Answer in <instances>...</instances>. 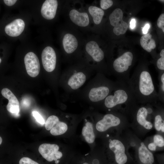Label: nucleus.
Listing matches in <instances>:
<instances>
[{
	"mask_svg": "<svg viewBox=\"0 0 164 164\" xmlns=\"http://www.w3.org/2000/svg\"><path fill=\"white\" fill-rule=\"evenodd\" d=\"M118 83L97 73L87 84L74 94V99L83 100L93 104H101L118 86Z\"/></svg>",
	"mask_w": 164,
	"mask_h": 164,
	"instance_id": "nucleus-1",
	"label": "nucleus"
},
{
	"mask_svg": "<svg viewBox=\"0 0 164 164\" xmlns=\"http://www.w3.org/2000/svg\"><path fill=\"white\" fill-rule=\"evenodd\" d=\"M138 67L128 84L138 102L145 104L155 102L159 98L151 75L146 67Z\"/></svg>",
	"mask_w": 164,
	"mask_h": 164,
	"instance_id": "nucleus-2",
	"label": "nucleus"
},
{
	"mask_svg": "<svg viewBox=\"0 0 164 164\" xmlns=\"http://www.w3.org/2000/svg\"><path fill=\"white\" fill-rule=\"evenodd\" d=\"M118 83V86L101 104L109 111L111 109L120 105L125 104L134 106L137 102L128 84Z\"/></svg>",
	"mask_w": 164,
	"mask_h": 164,
	"instance_id": "nucleus-3",
	"label": "nucleus"
},
{
	"mask_svg": "<svg viewBox=\"0 0 164 164\" xmlns=\"http://www.w3.org/2000/svg\"><path fill=\"white\" fill-rule=\"evenodd\" d=\"M134 60V56L132 52L124 53L114 61L112 69L109 71L108 75L114 76L119 83L128 84L130 78V68Z\"/></svg>",
	"mask_w": 164,
	"mask_h": 164,
	"instance_id": "nucleus-4",
	"label": "nucleus"
},
{
	"mask_svg": "<svg viewBox=\"0 0 164 164\" xmlns=\"http://www.w3.org/2000/svg\"><path fill=\"white\" fill-rule=\"evenodd\" d=\"M93 73L92 69L90 68L77 67L72 69L66 82L69 91L73 95L77 93L93 74Z\"/></svg>",
	"mask_w": 164,
	"mask_h": 164,
	"instance_id": "nucleus-5",
	"label": "nucleus"
},
{
	"mask_svg": "<svg viewBox=\"0 0 164 164\" xmlns=\"http://www.w3.org/2000/svg\"><path fill=\"white\" fill-rule=\"evenodd\" d=\"M123 17L122 11L119 8L115 9L109 17L110 24L114 27L113 32L117 36L124 34L128 29V24L123 20Z\"/></svg>",
	"mask_w": 164,
	"mask_h": 164,
	"instance_id": "nucleus-6",
	"label": "nucleus"
},
{
	"mask_svg": "<svg viewBox=\"0 0 164 164\" xmlns=\"http://www.w3.org/2000/svg\"><path fill=\"white\" fill-rule=\"evenodd\" d=\"M59 148L56 144L45 143L39 146L38 151L44 158L51 162L60 159L62 156V153L58 151Z\"/></svg>",
	"mask_w": 164,
	"mask_h": 164,
	"instance_id": "nucleus-7",
	"label": "nucleus"
},
{
	"mask_svg": "<svg viewBox=\"0 0 164 164\" xmlns=\"http://www.w3.org/2000/svg\"><path fill=\"white\" fill-rule=\"evenodd\" d=\"M27 73L32 77H35L39 73L40 65L37 56L32 52L28 53L24 58Z\"/></svg>",
	"mask_w": 164,
	"mask_h": 164,
	"instance_id": "nucleus-8",
	"label": "nucleus"
},
{
	"mask_svg": "<svg viewBox=\"0 0 164 164\" xmlns=\"http://www.w3.org/2000/svg\"><path fill=\"white\" fill-rule=\"evenodd\" d=\"M41 58L44 69L48 72L53 71L56 62V55L54 49L50 46L46 47L42 51Z\"/></svg>",
	"mask_w": 164,
	"mask_h": 164,
	"instance_id": "nucleus-9",
	"label": "nucleus"
},
{
	"mask_svg": "<svg viewBox=\"0 0 164 164\" xmlns=\"http://www.w3.org/2000/svg\"><path fill=\"white\" fill-rule=\"evenodd\" d=\"M121 122V119L118 116L113 114L108 113L104 115L97 123L96 128L98 131L104 132L111 127L118 125Z\"/></svg>",
	"mask_w": 164,
	"mask_h": 164,
	"instance_id": "nucleus-10",
	"label": "nucleus"
},
{
	"mask_svg": "<svg viewBox=\"0 0 164 164\" xmlns=\"http://www.w3.org/2000/svg\"><path fill=\"white\" fill-rule=\"evenodd\" d=\"M109 147L115 154V159L118 164H125L127 161V157L125 154V148L123 144L119 140H111Z\"/></svg>",
	"mask_w": 164,
	"mask_h": 164,
	"instance_id": "nucleus-11",
	"label": "nucleus"
},
{
	"mask_svg": "<svg viewBox=\"0 0 164 164\" xmlns=\"http://www.w3.org/2000/svg\"><path fill=\"white\" fill-rule=\"evenodd\" d=\"M1 94L4 97L9 100L6 106L8 111L12 113L18 114L19 111V104L16 96L10 90L6 88L2 90Z\"/></svg>",
	"mask_w": 164,
	"mask_h": 164,
	"instance_id": "nucleus-12",
	"label": "nucleus"
},
{
	"mask_svg": "<svg viewBox=\"0 0 164 164\" xmlns=\"http://www.w3.org/2000/svg\"><path fill=\"white\" fill-rule=\"evenodd\" d=\"M25 27L24 21L20 19H17L6 25L5 28V31L9 36L16 37L22 33Z\"/></svg>",
	"mask_w": 164,
	"mask_h": 164,
	"instance_id": "nucleus-13",
	"label": "nucleus"
},
{
	"mask_svg": "<svg viewBox=\"0 0 164 164\" xmlns=\"http://www.w3.org/2000/svg\"><path fill=\"white\" fill-rule=\"evenodd\" d=\"M58 6L56 0H46L43 3L41 9L42 16L45 19L51 20L56 15Z\"/></svg>",
	"mask_w": 164,
	"mask_h": 164,
	"instance_id": "nucleus-14",
	"label": "nucleus"
},
{
	"mask_svg": "<svg viewBox=\"0 0 164 164\" xmlns=\"http://www.w3.org/2000/svg\"><path fill=\"white\" fill-rule=\"evenodd\" d=\"M85 49L88 54L95 62H100L104 59V52L96 42L94 41L89 42L86 44Z\"/></svg>",
	"mask_w": 164,
	"mask_h": 164,
	"instance_id": "nucleus-15",
	"label": "nucleus"
},
{
	"mask_svg": "<svg viewBox=\"0 0 164 164\" xmlns=\"http://www.w3.org/2000/svg\"><path fill=\"white\" fill-rule=\"evenodd\" d=\"M69 16L71 21L77 26L85 27L89 24V19L87 13L80 12L73 9L70 11Z\"/></svg>",
	"mask_w": 164,
	"mask_h": 164,
	"instance_id": "nucleus-16",
	"label": "nucleus"
},
{
	"mask_svg": "<svg viewBox=\"0 0 164 164\" xmlns=\"http://www.w3.org/2000/svg\"><path fill=\"white\" fill-rule=\"evenodd\" d=\"M63 45L65 51L68 54H71L76 49L78 42L76 38L73 35L67 33L64 36Z\"/></svg>",
	"mask_w": 164,
	"mask_h": 164,
	"instance_id": "nucleus-17",
	"label": "nucleus"
},
{
	"mask_svg": "<svg viewBox=\"0 0 164 164\" xmlns=\"http://www.w3.org/2000/svg\"><path fill=\"white\" fill-rule=\"evenodd\" d=\"M138 149L139 159L144 164H152L154 162V157L152 154L147 149L142 142Z\"/></svg>",
	"mask_w": 164,
	"mask_h": 164,
	"instance_id": "nucleus-18",
	"label": "nucleus"
},
{
	"mask_svg": "<svg viewBox=\"0 0 164 164\" xmlns=\"http://www.w3.org/2000/svg\"><path fill=\"white\" fill-rule=\"evenodd\" d=\"M148 114L147 109L144 107H141L137 110L136 119L140 125L147 129H150L152 127V125L150 122L146 119Z\"/></svg>",
	"mask_w": 164,
	"mask_h": 164,
	"instance_id": "nucleus-19",
	"label": "nucleus"
},
{
	"mask_svg": "<svg viewBox=\"0 0 164 164\" xmlns=\"http://www.w3.org/2000/svg\"><path fill=\"white\" fill-rule=\"evenodd\" d=\"M150 33H147L142 36L140 39V44L142 48L148 52H150L152 49L156 47L155 41L152 38Z\"/></svg>",
	"mask_w": 164,
	"mask_h": 164,
	"instance_id": "nucleus-20",
	"label": "nucleus"
},
{
	"mask_svg": "<svg viewBox=\"0 0 164 164\" xmlns=\"http://www.w3.org/2000/svg\"><path fill=\"white\" fill-rule=\"evenodd\" d=\"M82 134L86 141L89 143H93L95 138L92 123L87 121L82 129Z\"/></svg>",
	"mask_w": 164,
	"mask_h": 164,
	"instance_id": "nucleus-21",
	"label": "nucleus"
},
{
	"mask_svg": "<svg viewBox=\"0 0 164 164\" xmlns=\"http://www.w3.org/2000/svg\"><path fill=\"white\" fill-rule=\"evenodd\" d=\"M88 11L94 23L96 24H99L104 14V11L97 7L91 6L88 8Z\"/></svg>",
	"mask_w": 164,
	"mask_h": 164,
	"instance_id": "nucleus-22",
	"label": "nucleus"
},
{
	"mask_svg": "<svg viewBox=\"0 0 164 164\" xmlns=\"http://www.w3.org/2000/svg\"><path fill=\"white\" fill-rule=\"evenodd\" d=\"M67 129V125L65 123L59 121L50 130V132L53 135H60L65 133Z\"/></svg>",
	"mask_w": 164,
	"mask_h": 164,
	"instance_id": "nucleus-23",
	"label": "nucleus"
},
{
	"mask_svg": "<svg viewBox=\"0 0 164 164\" xmlns=\"http://www.w3.org/2000/svg\"><path fill=\"white\" fill-rule=\"evenodd\" d=\"M58 117L55 115L49 116L45 123V127L46 129L48 131L50 130L53 126L59 121Z\"/></svg>",
	"mask_w": 164,
	"mask_h": 164,
	"instance_id": "nucleus-24",
	"label": "nucleus"
},
{
	"mask_svg": "<svg viewBox=\"0 0 164 164\" xmlns=\"http://www.w3.org/2000/svg\"><path fill=\"white\" fill-rule=\"evenodd\" d=\"M159 86L158 94L159 99L164 101V72L159 75Z\"/></svg>",
	"mask_w": 164,
	"mask_h": 164,
	"instance_id": "nucleus-25",
	"label": "nucleus"
},
{
	"mask_svg": "<svg viewBox=\"0 0 164 164\" xmlns=\"http://www.w3.org/2000/svg\"><path fill=\"white\" fill-rule=\"evenodd\" d=\"M159 55L160 57L157 59L156 65L158 69L160 72L161 71L163 72L164 71V49L161 50Z\"/></svg>",
	"mask_w": 164,
	"mask_h": 164,
	"instance_id": "nucleus-26",
	"label": "nucleus"
},
{
	"mask_svg": "<svg viewBox=\"0 0 164 164\" xmlns=\"http://www.w3.org/2000/svg\"><path fill=\"white\" fill-rule=\"evenodd\" d=\"M154 143L159 147H162L164 146V138L161 135H156L153 137Z\"/></svg>",
	"mask_w": 164,
	"mask_h": 164,
	"instance_id": "nucleus-27",
	"label": "nucleus"
},
{
	"mask_svg": "<svg viewBox=\"0 0 164 164\" xmlns=\"http://www.w3.org/2000/svg\"><path fill=\"white\" fill-rule=\"evenodd\" d=\"M162 121V117L160 115L158 114L155 116L154 125L155 128L156 130L159 131L161 130Z\"/></svg>",
	"mask_w": 164,
	"mask_h": 164,
	"instance_id": "nucleus-28",
	"label": "nucleus"
},
{
	"mask_svg": "<svg viewBox=\"0 0 164 164\" xmlns=\"http://www.w3.org/2000/svg\"><path fill=\"white\" fill-rule=\"evenodd\" d=\"M113 4V1L111 0H100L101 7L104 10L107 9L111 7Z\"/></svg>",
	"mask_w": 164,
	"mask_h": 164,
	"instance_id": "nucleus-29",
	"label": "nucleus"
},
{
	"mask_svg": "<svg viewBox=\"0 0 164 164\" xmlns=\"http://www.w3.org/2000/svg\"><path fill=\"white\" fill-rule=\"evenodd\" d=\"M19 164H39L37 162L32 160L29 158L24 157L22 158L19 161Z\"/></svg>",
	"mask_w": 164,
	"mask_h": 164,
	"instance_id": "nucleus-30",
	"label": "nucleus"
},
{
	"mask_svg": "<svg viewBox=\"0 0 164 164\" xmlns=\"http://www.w3.org/2000/svg\"><path fill=\"white\" fill-rule=\"evenodd\" d=\"M32 115L37 121L41 124H44L45 123L43 118L41 115L37 111L32 112Z\"/></svg>",
	"mask_w": 164,
	"mask_h": 164,
	"instance_id": "nucleus-31",
	"label": "nucleus"
},
{
	"mask_svg": "<svg viewBox=\"0 0 164 164\" xmlns=\"http://www.w3.org/2000/svg\"><path fill=\"white\" fill-rule=\"evenodd\" d=\"M157 25L164 32V13L161 14L157 21Z\"/></svg>",
	"mask_w": 164,
	"mask_h": 164,
	"instance_id": "nucleus-32",
	"label": "nucleus"
},
{
	"mask_svg": "<svg viewBox=\"0 0 164 164\" xmlns=\"http://www.w3.org/2000/svg\"><path fill=\"white\" fill-rule=\"evenodd\" d=\"M4 2L6 5L9 6H12L16 3V0H4Z\"/></svg>",
	"mask_w": 164,
	"mask_h": 164,
	"instance_id": "nucleus-33",
	"label": "nucleus"
},
{
	"mask_svg": "<svg viewBox=\"0 0 164 164\" xmlns=\"http://www.w3.org/2000/svg\"><path fill=\"white\" fill-rule=\"evenodd\" d=\"M156 145L154 143H151L149 144L148 147L149 149L151 150L155 151L156 150Z\"/></svg>",
	"mask_w": 164,
	"mask_h": 164,
	"instance_id": "nucleus-34",
	"label": "nucleus"
},
{
	"mask_svg": "<svg viewBox=\"0 0 164 164\" xmlns=\"http://www.w3.org/2000/svg\"><path fill=\"white\" fill-rule=\"evenodd\" d=\"M150 27V25L149 24H146L144 27H143L142 31L143 32L144 34H147L149 29Z\"/></svg>",
	"mask_w": 164,
	"mask_h": 164,
	"instance_id": "nucleus-35",
	"label": "nucleus"
},
{
	"mask_svg": "<svg viewBox=\"0 0 164 164\" xmlns=\"http://www.w3.org/2000/svg\"><path fill=\"white\" fill-rule=\"evenodd\" d=\"M136 21L135 19H132L130 22V27L131 29H133L135 27Z\"/></svg>",
	"mask_w": 164,
	"mask_h": 164,
	"instance_id": "nucleus-36",
	"label": "nucleus"
},
{
	"mask_svg": "<svg viewBox=\"0 0 164 164\" xmlns=\"http://www.w3.org/2000/svg\"><path fill=\"white\" fill-rule=\"evenodd\" d=\"M161 130L162 132H164V121H163L161 128Z\"/></svg>",
	"mask_w": 164,
	"mask_h": 164,
	"instance_id": "nucleus-37",
	"label": "nucleus"
},
{
	"mask_svg": "<svg viewBox=\"0 0 164 164\" xmlns=\"http://www.w3.org/2000/svg\"><path fill=\"white\" fill-rule=\"evenodd\" d=\"M59 162L60 161L57 159L55 161V163L56 164H58Z\"/></svg>",
	"mask_w": 164,
	"mask_h": 164,
	"instance_id": "nucleus-38",
	"label": "nucleus"
},
{
	"mask_svg": "<svg viewBox=\"0 0 164 164\" xmlns=\"http://www.w3.org/2000/svg\"><path fill=\"white\" fill-rule=\"evenodd\" d=\"M2 139L1 137H0V144L1 145V144L2 143Z\"/></svg>",
	"mask_w": 164,
	"mask_h": 164,
	"instance_id": "nucleus-39",
	"label": "nucleus"
},
{
	"mask_svg": "<svg viewBox=\"0 0 164 164\" xmlns=\"http://www.w3.org/2000/svg\"><path fill=\"white\" fill-rule=\"evenodd\" d=\"M159 1H160V2H164V0H159Z\"/></svg>",
	"mask_w": 164,
	"mask_h": 164,
	"instance_id": "nucleus-40",
	"label": "nucleus"
},
{
	"mask_svg": "<svg viewBox=\"0 0 164 164\" xmlns=\"http://www.w3.org/2000/svg\"><path fill=\"white\" fill-rule=\"evenodd\" d=\"M83 164H88L87 162H85V163H84Z\"/></svg>",
	"mask_w": 164,
	"mask_h": 164,
	"instance_id": "nucleus-41",
	"label": "nucleus"
},
{
	"mask_svg": "<svg viewBox=\"0 0 164 164\" xmlns=\"http://www.w3.org/2000/svg\"><path fill=\"white\" fill-rule=\"evenodd\" d=\"M0 63H1V58L0 59Z\"/></svg>",
	"mask_w": 164,
	"mask_h": 164,
	"instance_id": "nucleus-42",
	"label": "nucleus"
}]
</instances>
